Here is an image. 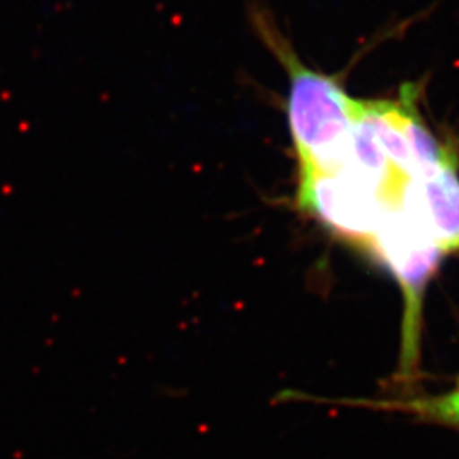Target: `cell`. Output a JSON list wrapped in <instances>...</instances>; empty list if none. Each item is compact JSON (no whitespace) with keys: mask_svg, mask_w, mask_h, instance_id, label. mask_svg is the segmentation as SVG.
<instances>
[{"mask_svg":"<svg viewBox=\"0 0 459 459\" xmlns=\"http://www.w3.org/2000/svg\"><path fill=\"white\" fill-rule=\"evenodd\" d=\"M257 28L290 74L288 119L301 172H325L351 162L361 100L351 98L335 79L301 64L286 38L263 16Z\"/></svg>","mask_w":459,"mask_h":459,"instance_id":"6da1fadb","label":"cell"},{"mask_svg":"<svg viewBox=\"0 0 459 459\" xmlns=\"http://www.w3.org/2000/svg\"><path fill=\"white\" fill-rule=\"evenodd\" d=\"M386 409L407 411L424 420H432L444 426L459 429V379L455 390L437 396H420L400 402H386L383 403Z\"/></svg>","mask_w":459,"mask_h":459,"instance_id":"5b68a950","label":"cell"},{"mask_svg":"<svg viewBox=\"0 0 459 459\" xmlns=\"http://www.w3.org/2000/svg\"><path fill=\"white\" fill-rule=\"evenodd\" d=\"M298 203L328 229L369 246L394 201L356 165L347 162L325 172H301Z\"/></svg>","mask_w":459,"mask_h":459,"instance_id":"3957f363","label":"cell"},{"mask_svg":"<svg viewBox=\"0 0 459 459\" xmlns=\"http://www.w3.org/2000/svg\"><path fill=\"white\" fill-rule=\"evenodd\" d=\"M368 247L392 273L402 290L405 313L400 377L413 381L420 356L424 296L430 279L441 265L443 252L432 242L426 230L394 203Z\"/></svg>","mask_w":459,"mask_h":459,"instance_id":"7a4b0ae2","label":"cell"},{"mask_svg":"<svg viewBox=\"0 0 459 459\" xmlns=\"http://www.w3.org/2000/svg\"><path fill=\"white\" fill-rule=\"evenodd\" d=\"M394 204L426 230L444 257L459 252L458 162L443 165L402 186Z\"/></svg>","mask_w":459,"mask_h":459,"instance_id":"277c9868","label":"cell"}]
</instances>
